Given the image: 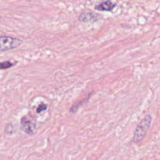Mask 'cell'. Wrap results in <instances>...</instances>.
Returning <instances> with one entry per match:
<instances>
[{
  "label": "cell",
  "mask_w": 160,
  "mask_h": 160,
  "mask_svg": "<svg viewBox=\"0 0 160 160\" xmlns=\"http://www.w3.org/2000/svg\"><path fill=\"white\" fill-rule=\"evenodd\" d=\"M152 122V118L150 115L145 116L141 122L137 125L133 135L132 141L135 143H139L145 138Z\"/></svg>",
  "instance_id": "cell-1"
},
{
  "label": "cell",
  "mask_w": 160,
  "mask_h": 160,
  "mask_svg": "<svg viewBox=\"0 0 160 160\" xmlns=\"http://www.w3.org/2000/svg\"><path fill=\"white\" fill-rule=\"evenodd\" d=\"M21 125L23 131L29 135L34 134L36 122L30 116H24L21 119Z\"/></svg>",
  "instance_id": "cell-3"
},
{
  "label": "cell",
  "mask_w": 160,
  "mask_h": 160,
  "mask_svg": "<svg viewBox=\"0 0 160 160\" xmlns=\"http://www.w3.org/2000/svg\"><path fill=\"white\" fill-rule=\"evenodd\" d=\"M48 108V106L46 104H41L38 106V107L36 108V113L39 114L45 110H46V109Z\"/></svg>",
  "instance_id": "cell-8"
},
{
  "label": "cell",
  "mask_w": 160,
  "mask_h": 160,
  "mask_svg": "<svg viewBox=\"0 0 160 160\" xmlns=\"http://www.w3.org/2000/svg\"><path fill=\"white\" fill-rule=\"evenodd\" d=\"M20 39L8 36H0V52L15 49L22 44Z\"/></svg>",
  "instance_id": "cell-2"
},
{
  "label": "cell",
  "mask_w": 160,
  "mask_h": 160,
  "mask_svg": "<svg viewBox=\"0 0 160 160\" xmlns=\"http://www.w3.org/2000/svg\"><path fill=\"white\" fill-rule=\"evenodd\" d=\"M14 66V63L11 62L10 61H5L0 62V69L4 70L9 69Z\"/></svg>",
  "instance_id": "cell-7"
},
{
  "label": "cell",
  "mask_w": 160,
  "mask_h": 160,
  "mask_svg": "<svg viewBox=\"0 0 160 160\" xmlns=\"http://www.w3.org/2000/svg\"><path fill=\"white\" fill-rule=\"evenodd\" d=\"M88 99H89V98H85V99H82V101H80V102H75V103L71 106V108H70L69 112H72V113L76 112L77 110L79 108V107H80L84 102H86L87 101H88Z\"/></svg>",
  "instance_id": "cell-6"
},
{
  "label": "cell",
  "mask_w": 160,
  "mask_h": 160,
  "mask_svg": "<svg viewBox=\"0 0 160 160\" xmlns=\"http://www.w3.org/2000/svg\"><path fill=\"white\" fill-rule=\"evenodd\" d=\"M116 5L114 2L111 1H105L97 4L94 8L99 11H111L115 8Z\"/></svg>",
  "instance_id": "cell-5"
},
{
  "label": "cell",
  "mask_w": 160,
  "mask_h": 160,
  "mask_svg": "<svg viewBox=\"0 0 160 160\" xmlns=\"http://www.w3.org/2000/svg\"><path fill=\"white\" fill-rule=\"evenodd\" d=\"M102 18V16L99 14L94 12H84L80 14L78 17V20L81 22L92 23L95 22Z\"/></svg>",
  "instance_id": "cell-4"
}]
</instances>
